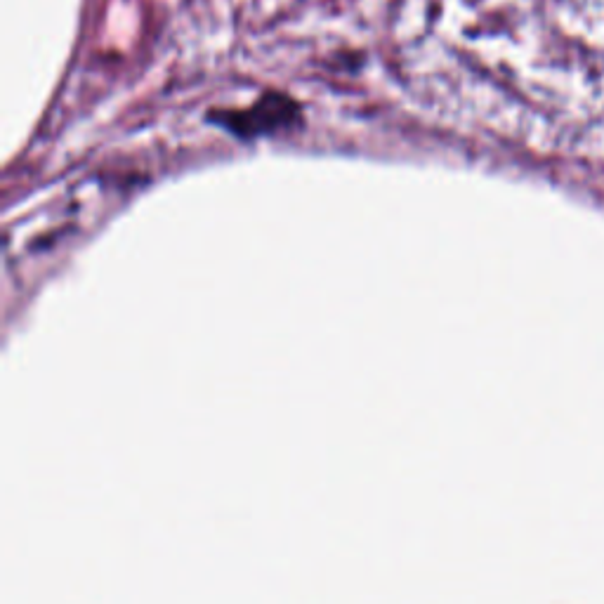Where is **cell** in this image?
<instances>
[{
  "label": "cell",
  "instance_id": "6da1fadb",
  "mask_svg": "<svg viewBox=\"0 0 604 604\" xmlns=\"http://www.w3.org/2000/svg\"><path fill=\"white\" fill-rule=\"evenodd\" d=\"M295 111H298L295 109V104L288 102L286 97L269 95L265 100L255 104L253 109L225 116V126L232 128L236 135L253 137V135L267 133V130L286 126L288 118L295 116Z\"/></svg>",
  "mask_w": 604,
  "mask_h": 604
}]
</instances>
